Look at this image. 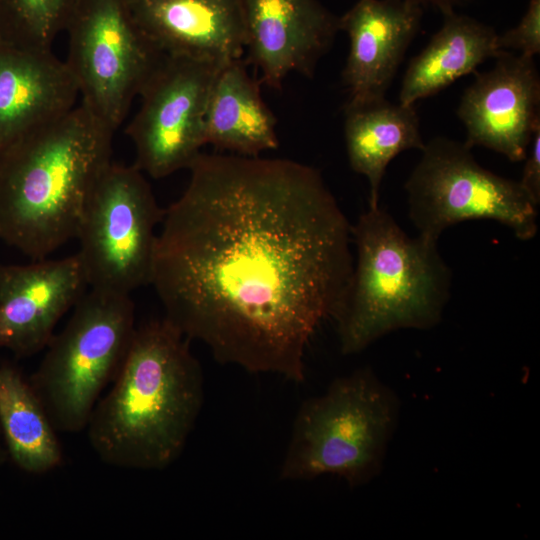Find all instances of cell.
I'll return each instance as SVG.
<instances>
[{
    "label": "cell",
    "mask_w": 540,
    "mask_h": 540,
    "mask_svg": "<svg viewBox=\"0 0 540 540\" xmlns=\"http://www.w3.org/2000/svg\"><path fill=\"white\" fill-rule=\"evenodd\" d=\"M164 209L151 286L164 317L213 358L295 383L354 265L352 224L320 171L200 153Z\"/></svg>",
    "instance_id": "6da1fadb"
},
{
    "label": "cell",
    "mask_w": 540,
    "mask_h": 540,
    "mask_svg": "<svg viewBox=\"0 0 540 540\" xmlns=\"http://www.w3.org/2000/svg\"><path fill=\"white\" fill-rule=\"evenodd\" d=\"M189 342L165 317L136 326L86 426L103 463L159 471L181 456L204 402L203 372Z\"/></svg>",
    "instance_id": "7a4b0ae2"
},
{
    "label": "cell",
    "mask_w": 540,
    "mask_h": 540,
    "mask_svg": "<svg viewBox=\"0 0 540 540\" xmlns=\"http://www.w3.org/2000/svg\"><path fill=\"white\" fill-rule=\"evenodd\" d=\"M114 132L82 104L0 153V239L32 260L76 237Z\"/></svg>",
    "instance_id": "3957f363"
},
{
    "label": "cell",
    "mask_w": 540,
    "mask_h": 540,
    "mask_svg": "<svg viewBox=\"0 0 540 540\" xmlns=\"http://www.w3.org/2000/svg\"><path fill=\"white\" fill-rule=\"evenodd\" d=\"M351 232L356 257L333 318L341 353L358 354L396 330L438 325L452 283L438 241L410 237L380 205L360 214Z\"/></svg>",
    "instance_id": "277c9868"
},
{
    "label": "cell",
    "mask_w": 540,
    "mask_h": 540,
    "mask_svg": "<svg viewBox=\"0 0 540 540\" xmlns=\"http://www.w3.org/2000/svg\"><path fill=\"white\" fill-rule=\"evenodd\" d=\"M399 412L398 396L371 368L335 378L297 410L279 479L333 475L351 488L369 483L382 470Z\"/></svg>",
    "instance_id": "5b68a950"
},
{
    "label": "cell",
    "mask_w": 540,
    "mask_h": 540,
    "mask_svg": "<svg viewBox=\"0 0 540 540\" xmlns=\"http://www.w3.org/2000/svg\"><path fill=\"white\" fill-rule=\"evenodd\" d=\"M46 346L29 381L58 433L86 429L102 391L113 381L134 331L129 294L90 289Z\"/></svg>",
    "instance_id": "8992f818"
},
{
    "label": "cell",
    "mask_w": 540,
    "mask_h": 540,
    "mask_svg": "<svg viewBox=\"0 0 540 540\" xmlns=\"http://www.w3.org/2000/svg\"><path fill=\"white\" fill-rule=\"evenodd\" d=\"M163 215L144 173L111 161L88 195L75 237L88 287L130 295L151 285Z\"/></svg>",
    "instance_id": "52a82bcc"
},
{
    "label": "cell",
    "mask_w": 540,
    "mask_h": 540,
    "mask_svg": "<svg viewBox=\"0 0 540 540\" xmlns=\"http://www.w3.org/2000/svg\"><path fill=\"white\" fill-rule=\"evenodd\" d=\"M405 183L408 215L418 234L438 241L449 227L468 220H493L521 241L538 231V206L519 181L482 167L464 142L436 137Z\"/></svg>",
    "instance_id": "ba28073f"
},
{
    "label": "cell",
    "mask_w": 540,
    "mask_h": 540,
    "mask_svg": "<svg viewBox=\"0 0 540 540\" xmlns=\"http://www.w3.org/2000/svg\"><path fill=\"white\" fill-rule=\"evenodd\" d=\"M65 31V62L81 104L115 133L165 54L138 26L128 0H80Z\"/></svg>",
    "instance_id": "9c48e42d"
},
{
    "label": "cell",
    "mask_w": 540,
    "mask_h": 540,
    "mask_svg": "<svg viewBox=\"0 0 540 540\" xmlns=\"http://www.w3.org/2000/svg\"><path fill=\"white\" fill-rule=\"evenodd\" d=\"M224 65L165 54L139 94L140 108L126 128L139 170L161 179L189 169L206 145L207 103Z\"/></svg>",
    "instance_id": "30bf717a"
},
{
    "label": "cell",
    "mask_w": 540,
    "mask_h": 540,
    "mask_svg": "<svg viewBox=\"0 0 540 540\" xmlns=\"http://www.w3.org/2000/svg\"><path fill=\"white\" fill-rule=\"evenodd\" d=\"M466 88L457 115L469 148L482 146L523 161L540 128V77L534 58L501 51Z\"/></svg>",
    "instance_id": "8fae6325"
},
{
    "label": "cell",
    "mask_w": 540,
    "mask_h": 540,
    "mask_svg": "<svg viewBox=\"0 0 540 540\" xmlns=\"http://www.w3.org/2000/svg\"><path fill=\"white\" fill-rule=\"evenodd\" d=\"M88 287L76 254L0 264V349L16 358L44 350L60 319Z\"/></svg>",
    "instance_id": "7c38bea8"
},
{
    "label": "cell",
    "mask_w": 540,
    "mask_h": 540,
    "mask_svg": "<svg viewBox=\"0 0 540 540\" xmlns=\"http://www.w3.org/2000/svg\"><path fill=\"white\" fill-rule=\"evenodd\" d=\"M247 63L260 83L280 89L292 72L314 75L331 47L339 21L317 0H240Z\"/></svg>",
    "instance_id": "4fadbf2b"
},
{
    "label": "cell",
    "mask_w": 540,
    "mask_h": 540,
    "mask_svg": "<svg viewBox=\"0 0 540 540\" xmlns=\"http://www.w3.org/2000/svg\"><path fill=\"white\" fill-rule=\"evenodd\" d=\"M422 4L416 0H358L338 19L349 38L342 73L346 104H364L385 94L415 37Z\"/></svg>",
    "instance_id": "5bb4252c"
},
{
    "label": "cell",
    "mask_w": 540,
    "mask_h": 540,
    "mask_svg": "<svg viewBox=\"0 0 540 540\" xmlns=\"http://www.w3.org/2000/svg\"><path fill=\"white\" fill-rule=\"evenodd\" d=\"M77 82L49 50L0 41V153L76 105Z\"/></svg>",
    "instance_id": "9a60e30c"
},
{
    "label": "cell",
    "mask_w": 540,
    "mask_h": 540,
    "mask_svg": "<svg viewBox=\"0 0 540 540\" xmlns=\"http://www.w3.org/2000/svg\"><path fill=\"white\" fill-rule=\"evenodd\" d=\"M132 15L164 54L226 64L242 58L240 0H128Z\"/></svg>",
    "instance_id": "2e32d148"
},
{
    "label": "cell",
    "mask_w": 540,
    "mask_h": 540,
    "mask_svg": "<svg viewBox=\"0 0 540 540\" xmlns=\"http://www.w3.org/2000/svg\"><path fill=\"white\" fill-rule=\"evenodd\" d=\"M246 64L239 58L218 73L205 113V142L218 150L256 157L277 149L279 139L260 81L250 76Z\"/></svg>",
    "instance_id": "e0dca14e"
},
{
    "label": "cell",
    "mask_w": 540,
    "mask_h": 540,
    "mask_svg": "<svg viewBox=\"0 0 540 540\" xmlns=\"http://www.w3.org/2000/svg\"><path fill=\"white\" fill-rule=\"evenodd\" d=\"M498 34L466 15L444 12L441 28L409 63L399 92V103L414 105L435 95L457 79L472 73L501 51Z\"/></svg>",
    "instance_id": "ac0fdd59"
},
{
    "label": "cell",
    "mask_w": 540,
    "mask_h": 540,
    "mask_svg": "<svg viewBox=\"0 0 540 540\" xmlns=\"http://www.w3.org/2000/svg\"><path fill=\"white\" fill-rule=\"evenodd\" d=\"M344 137L350 167L369 183V206L379 205L380 187L389 163L401 152L422 150L414 105L393 104L385 98L346 104Z\"/></svg>",
    "instance_id": "d6986e66"
},
{
    "label": "cell",
    "mask_w": 540,
    "mask_h": 540,
    "mask_svg": "<svg viewBox=\"0 0 540 540\" xmlns=\"http://www.w3.org/2000/svg\"><path fill=\"white\" fill-rule=\"evenodd\" d=\"M0 431L8 457L22 471L42 475L62 464L58 432L29 378L10 361L0 364Z\"/></svg>",
    "instance_id": "ffe728a7"
},
{
    "label": "cell",
    "mask_w": 540,
    "mask_h": 540,
    "mask_svg": "<svg viewBox=\"0 0 540 540\" xmlns=\"http://www.w3.org/2000/svg\"><path fill=\"white\" fill-rule=\"evenodd\" d=\"M80 0H0V41L49 50Z\"/></svg>",
    "instance_id": "44dd1931"
},
{
    "label": "cell",
    "mask_w": 540,
    "mask_h": 540,
    "mask_svg": "<svg viewBox=\"0 0 540 540\" xmlns=\"http://www.w3.org/2000/svg\"><path fill=\"white\" fill-rule=\"evenodd\" d=\"M500 51L515 50L535 58L540 53V0H530L520 22L497 38Z\"/></svg>",
    "instance_id": "7402d4cb"
},
{
    "label": "cell",
    "mask_w": 540,
    "mask_h": 540,
    "mask_svg": "<svg viewBox=\"0 0 540 540\" xmlns=\"http://www.w3.org/2000/svg\"><path fill=\"white\" fill-rule=\"evenodd\" d=\"M519 183L532 202L540 204V128L531 140Z\"/></svg>",
    "instance_id": "603a6c76"
},
{
    "label": "cell",
    "mask_w": 540,
    "mask_h": 540,
    "mask_svg": "<svg viewBox=\"0 0 540 540\" xmlns=\"http://www.w3.org/2000/svg\"><path fill=\"white\" fill-rule=\"evenodd\" d=\"M416 1L420 2L421 4L423 3L433 4L437 6L439 9H441L442 12L444 13L448 10H452L453 6L461 0H416Z\"/></svg>",
    "instance_id": "cb8c5ba5"
},
{
    "label": "cell",
    "mask_w": 540,
    "mask_h": 540,
    "mask_svg": "<svg viewBox=\"0 0 540 540\" xmlns=\"http://www.w3.org/2000/svg\"><path fill=\"white\" fill-rule=\"evenodd\" d=\"M8 459V453L3 442V438L0 431V468L5 464Z\"/></svg>",
    "instance_id": "d4e9b609"
}]
</instances>
